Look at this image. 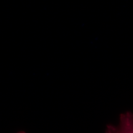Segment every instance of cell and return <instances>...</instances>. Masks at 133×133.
I'll return each mask as SVG.
<instances>
[{"instance_id": "7a4b0ae2", "label": "cell", "mask_w": 133, "mask_h": 133, "mask_svg": "<svg viewBox=\"0 0 133 133\" xmlns=\"http://www.w3.org/2000/svg\"><path fill=\"white\" fill-rule=\"evenodd\" d=\"M18 133H25L24 132H19Z\"/></svg>"}, {"instance_id": "6da1fadb", "label": "cell", "mask_w": 133, "mask_h": 133, "mask_svg": "<svg viewBox=\"0 0 133 133\" xmlns=\"http://www.w3.org/2000/svg\"><path fill=\"white\" fill-rule=\"evenodd\" d=\"M105 133H133V113L128 111L121 114L118 124H108Z\"/></svg>"}]
</instances>
